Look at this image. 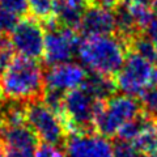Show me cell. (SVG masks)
<instances>
[{
    "instance_id": "cell-18",
    "label": "cell",
    "mask_w": 157,
    "mask_h": 157,
    "mask_svg": "<svg viewBox=\"0 0 157 157\" xmlns=\"http://www.w3.org/2000/svg\"><path fill=\"white\" fill-rule=\"evenodd\" d=\"M114 157H157L137 151L132 144L126 141H118L114 145Z\"/></svg>"
},
{
    "instance_id": "cell-24",
    "label": "cell",
    "mask_w": 157,
    "mask_h": 157,
    "mask_svg": "<svg viewBox=\"0 0 157 157\" xmlns=\"http://www.w3.org/2000/svg\"><path fill=\"white\" fill-rule=\"evenodd\" d=\"M151 6H152V11H153V12L157 14V0H153Z\"/></svg>"
},
{
    "instance_id": "cell-11",
    "label": "cell",
    "mask_w": 157,
    "mask_h": 157,
    "mask_svg": "<svg viewBox=\"0 0 157 157\" xmlns=\"http://www.w3.org/2000/svg\"><path fill=\"white\" fill-rule=\"evenodd\" d=\"M78 30L84 37L113 36L117 30L115 12L90 4L85 8Z\"/></svg>"
},
{
    "instance_id": "cell-15",
    "label": "cell",
    "mask_w": 157,
    "mask_h": 157,
    "mask_svg": "<svg viewBox=\"0 0 157 157\" xmlns=\"http://www.w3.org/2000/svg\"><path fill=\"white\" fill-rule=\"evenodd\" d=\"M127 9L131 14L132 20H134L136 28L140 32H145V29L148 28L151 21L155 18V12L144 4H134V3H128L127 4Z\"/></svg>"
},
{
    "instance_id": "cell-20",
    "label": "cell",
    "mask_w": 157,
    "mask_h": 157,
    "mask_svg": "<svg viewBox=\"0 0 157 157\" xmlns=\"http://www.w3.org/2000/svg\"><path fill=\"white\" fill-rule=\"evenodd\" d=\"M36 157H66V153L59 145L42 143L36 151Z\"/></svg>"
},
{
    "instance_id": "cell-12",
    "label": "cell",
    "mask_w": 157,
    "mask_h": 157,
    "mask_svg": "<svg viewBox=\"0 0 157 157\" xmlns=\"http://www.w3.org/2000/svg\"><path fill=\"white\" fill-rule=\"evenodd\" d=\"M84 12L85 3L81 0H56L54 17L59 25L78 30Z\"/></svg>"
},
{
    "instance_id": "cell-8",
    "label": "cell",
    "mask_w": 157,
    "mask_h": 157,
    "mask_svg": "<svg viewBox=\"0 0 157 157\" xmlns=\"http://www.w3.org/2000/svg\"><path fill=\"white\" fill-rule=\"evenodd\" d=\"M9 43L20 56L39 60L45 50V28L34 17L20 20L9 34Z\"/></svg>"
},
{
    "instance_id": "cell-13",
    "label": "cell",
    "mask_w": 157,
    "mask_h": 157,
    "mask_svg": "<svg viewBox=\"0 0 157 157\" xmlns=\"http://www.w3.org/2000/svg\"><path fill=\"white\" fill-rule=\"evenodd\" d=\"M82 86L94 96L97 100H107L111 96L115 94L117 84L114 77L110 76H104V75H98V73H90L88 72V77L85 82L82 84Z\"/></svg>"
},
{
    "instance_id": "cell-22",
    "label": "cell",
    "mask_w": 157,
    "mask_h": 157,
    "mask_svg": "<svg viewBox=\"0 0 157 157\" xmlns=\"http://www.w3.org/2000/svg\"><path fill=\"white\" fill-rule=\"evenodd\" d=\"M147 36H148V38L151 39L152 42H153V45L156 46L157 48V17L155 16V18L151 21V24L148 25V28L145 29L144 32Z\"/></svg>"
},
{
    "instance_id": "cell-16",
    "label": "cell",
    "mask_w": 157,
    "mask_h": 157,
    "mask_svg": "<svg viewBox=\"0 0 157 157\" xmlns=\"http://www.w3.org/2000/svg\"><path fill=\"white\" fill-rule=\"evenodd\" d=\"M56 0H28L29 11L38 21L46 22L54 17Z\"/></svg>"
},
{
    "instance_id": "cell-21",
    "label": "cell",
    "mask_w": 157,
    "mask_h": 157,
    "mask_svg": "<svg viewBox=\"0 0 157 157\" xmlns=\"http://www.w3.org/2000/svg\"><path fill=\"white\" fill-rule=\"evenodd\" d=\"M122 3H123V0H92L90 2V4L109 9V11H115Z\"/></svg>"
},
{
    "instance_id": "cell-23",
    "label": "cell",
    "mask_w": 157,
    "mask_h": 157,
    "mask_svg": "<svg viewBox=\"0 0 157 157\" xmlns=\"http://www.w3.org/2000/svg\"><path fill=\"white\" fill-rule=\"evenodd\" d=\"M128 3H134V4H144V6H149L152 4L153 0H127Z\"/></svg>"
},
{
    "instance_id": "cell-14",
    "label": "cell",
    "mask_w": 157,
    "mask_h": 157,
    "mask_svg": "<svg viewBox=\"0 0 157 157\" xmlns=\"http://www.w3.org/2000/svg\"><path fill=\"white\" fill-rule=\"evenodd\" d=\"M128 51L139 54L152 63L157 62V48L145 33L137 34L135 38L131 39L128 42Z\"/></svg>"
},
{
    "instance_id": "cell-7",
    "label": "cell",
    "mask_w": 157,
    "mask_h": 157,
    "mask_svg": "<svg viewBox=\"0 0 157 157\" xmlns=\"http://www.w3.org/2000/svg\"><path fill=\"white\" fill-rule=\"evenodd\" d=\"M45 28V50L43 60L46 66H55L60 63L71 62L76 55L81 38L77 30L62 26L56 22L55 17L43 22Z\"/></svg>"
},
{
    "instance_id": "cell-3",
    "label": "cell",
    "mask_w": 157,
    "mask_h": 157,
    "mask_svg": "<svg viewBox=\"0 0 157 157\" xmlns=\"http://www.w3.org/2000/svg\"><path fill=\"white\" fill-rule=\"evenodd\" d=\"M143 105L135 97L127 94H114L107 100L100 101L94 115L93 128L105 137H115L124 124L134 121L143 113Z\"/></svg>"
},
{
    "instance_id": "cell-2",
    "label": "cell",
    "mask_w": 157,
    "mask_h": 157,
    "mask_svg": "<svg viewBox=\"0 0 157 157\" xmlns=\"http://www.w3.org/2000/svg\"><path fill=\"white\" fill-rule=\"evenodd\" d=\"M128 54L124 41L113 36L84 37L78 43L76 55L80 64L90 73L114 77Z\"/></svg>"
},
{
    "instance_id": "cell-26",
    "label": "cell",
    "mask_w": 157,
    "mask_h": 157,
    "mask_svg": "<svg viewBox=\"0 0 157 157\" xmlns=\"http://www.w3.org/2000/svg\"><path fill=\"white\" fill-rule=\"evenodd\" d=\"M156 72H157V67H156Z\"/></svg>"
},
{
    "instance_id": "cell-5",
    "label": "cell",
    "mask_w": 157,
    "mask_h": 157,
    "mask_svg": "<svg viewBox=\"0 0 157 157\" xmlns=\"http://www.w3.org/2000/svg\"><path fill=\"white\" fill-rule=\"evenodd\" d=\"M100 101L84 86L67 92L63 96L60 115L68 134L93 131V122Z\"/></svg>"
},
{
    "instance_id": "cell-6",
    "label": "cell",
    "mask_w": 157,
    "mask_h": 157,
    "mask_svg": "<svg viewBox=\"0 0 157 157\" xmlns=\"http://www.w3.org/2000/svg\"><path fill=\"white\" fill-rule=\"evenodd\" d=\"M26 123L39 140L46 144H64L68 131L62 115L47 106L43 100L29 102L25 106Z\"/></svg>"
},
{
    "instance_id": "cell-1",
    "label": "cell",
    "mask_w": 157,
    "mask_h": 157,
    "mask_svg": "<svg viewBox=\"0 0 157 157\" xmlns=\"http://www.w3.org/2000/svg\"><path fill=\"white\" fill-rule=\"evenodd\" d=\"M45 70L38 60L13 58L0 75V100L29 104L43 100Z\"/></svg>"
},
{
    "instance_id": "cell-17",
    "label": "cell",
    "mask_w": 157,
    "mask_h": 157,
    "mask_svg": "<svg viewBox=\"0 0 157 157\" xmlns=\"http://www.w3.org/2000/svg\"><path fill=\"white\" fill-rule=\"evenodd\" d=\"M0 8L17 17L26 16L29 12L28 0H0Z\"/></svg>"
},
{
    "instance_id": "cell-10",
    "label": "cell",
    "mask_w": 157,
    "mask_h": 157,
    "mask_svg": "<svg viewBox=\"0 0 157 157\" xmlns=\"http://www.w3.org/2000/svg\"><path fill=\"white\" fill-rule=\"evenodd\" d=\"M86 77L88 71L75 62L47 66L45 70V90L66 94L67 92L82 86Z\"/></svg>"
},
{
    "instance_id": "cell-4",
    "label": "cell",
    "mask_w": 157,
    "mask_h": 157,
    "mask_svg": "<svg viewBox=\"0 0 157 157\" xmlns=\"http://www.w3.org/2000/svg\"><path fill=\"white\" fill-rule=\"evenodd\" d=\"M117 89L131 97H143L157 85L155 63L147 60L139 54L128 51L123 66L114 76Z\"/></svg>"
},
{
    "instance_id": "cell-19",
    "label": "cell",
    "mask_w": 157,
    "mask_h": 157,
    "mask_svg": "<svg viewBox=\"0 0 157 157\" xmlns=\"http://www.w3.org/2000/svg\"><path fill=\"white\" fill-rule=\"evenodd\" d=\"M18 22V17L14 14L7 12L6 9L0 8V36L7 37V34H11L14 26Z\"/></svg>"
},
{
    "instance_id": "cell-9",
    "label": "cell",
    "mask_w": 157,
    "mask_h": 157,
    "mask_svg": "<svg viewBox=\"0 0 157 157\" xmlns=\"http://www.w3.org/2000/svg\"><path fill=\"white\" fill-rule=\"evenodd\" d=\"M66 157H114V144L97 132H71L64 141Z\"/></svg>"
},
{
    "instance_id": "cell-25",
    "label": "cell",
    "mask_w": 157,
    "mask_h": 157,
    "mask_svg": "<svg viewBox=\"0 0 157 157\" xmlns=\"http://www.w3.org/2000/svg\"><path fill=\"white\" fill-rule=\"evenodd\" d=\"M81 2H84L85 4H86V3H89V4H90V2H92V0H81Z\"/></svg>"
}]
</instances>
